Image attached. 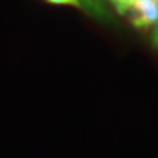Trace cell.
<instances>
[{"mask_svg": "<svg viewBox=\"0 0 158 158\" xmlns=\"http://www.w3.org/2000/svg\"><path fill=\"white\" fill-rule=\"evenodd\" d=\"M124 16L138 29H148L158 23V0H133Z\"/></svg>", "mask_w": 158, "mask_h": 158, "instance_id": "1", "label": "cell"}, {"mask_svg": "<svg viewBox=\"0 0 158 158\" xmlns=\"http://www.w3.org/2000/svg\"><path fill=\"white\" fill-rule=\"evenodd\" d=\"M81 6L86 13H89L91 16L98 18V19H108V10L104 0H81Z\"/></svg>", "mask_w": 158, "mask_h": 158, "instance_id": "2", "label": "cell"}, {"mask_svg": "<svg viewBox=\"0 0 158 158\" xmlns=\"http://www.w3.org/2000/svg\"><path fill=\"white\" fill-rule=\"evenodd\" d=\"M108 2L114 6V9L117 10L118 15H123L124 16V13H126V10L129 9V6L132 5L133 0H108Z\"/></svg>", "mask_w": 158, "mask_h": 158, "instance_id": "3", "label": "cell"}, {"mask_svg": "<svg viewBox=\"0 0 158 158\" xmlns=\"http://www.w3.org/2000/svg\"><path fill=\"white\" fill-rule=\"evenodd\" d=\"M48 3L53 5H64V6H73V7H79L82 9L81 6V0H47Z\"/></svg>", "mask_w": 158, "mask_h": 158, "instance_id": "4", "label": "cell"}, {"mask_svg": "<svg viewBox=\"0 0 158 158\" xmlns=\"http://www.w3.org/2000/svg\"><path fill=\"white\" fill-rule=\"evenodd\" d=\"M151 43H152V45L158 50V23L155 25V28H154L152 37H151Z\"/></svg>", "mask_w": 158, "mask_h": 158, "instance_id": "5", "label": "cell"}]
</instances>
